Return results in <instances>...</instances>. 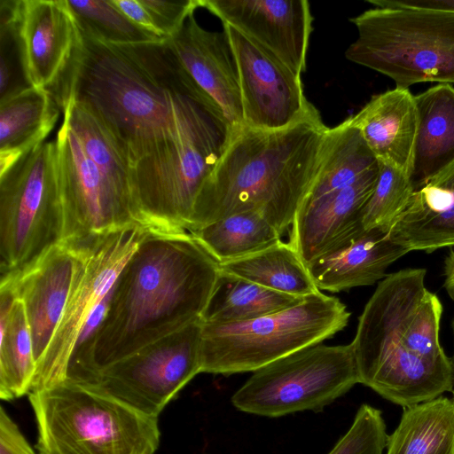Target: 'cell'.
<instances>
[{"label":"cell","instance_id":"603a6c76","mask_svg":"<svg viewBox=\"0 0 454 454\" xmlns=\"http://www.w3.org/2000/svg\"><path fill=\"white\" fill-rule=\"evenodd\" d=\"M59 116L51 94L30 86L0 100V173L43 142Z\"/></svg>","mask_w":454,"mask_h":454},{"label":"cell","instance_id":"74e56055","mask_svg":"<svg viewBox=\"0 0 454 454\" xmlns=\"http://www.w3.org/2000/svg\"><path fill=\"white\" fill-rule=\"evenodd\" d=\"M451 327H452L453 340H454V319L452 320ZM450 359H451V363H452V367H453V375H454V351H453V355H452V356L450 357ZM451 393H452V395H453V398H452V399L454 400V387H453V389H452Z\"/></svg>","mask_w":454,"mask_h":454},{"label":"cell","instance_id":"5bb4252c","mask_svg":"<svg viewBox=\"0 0 454 454\" xmlns=\"http://www.w3.org/2000/svg\"><path fill=\"white\" fill-rule=\"evenodd\" d=\"M217 16L283 62L296 74L306 70L312 15L306 0H198Z\"/></svg>","mask_w":454,"mask_h":454},{"label":"cell","instance_id":"e575fe53","mask_svg":"<svg viewBox=\"0 0 454 454\" xmlns=\"http://www.w3.org/2000/svg\"><path fill=\"white\" fill-rule=\"evenodd\" d=\"M112 2L135 25L157 39H161L141 0H112Z\"/></svg>","mask_w":454,"mask_h":454},{"label":"cell","instance_id":"2e32d148","mask_svg":"<svg viewBox=\"0 0 454 454\" xmlns=\"http://www.w3.org/2000/svg\"><path fill=\"white\" fill-rule=\"evenodd\" d=\"M379 173L380 169L353 184L303 200L289 228L288 243L307 267L364 231L363 209Z\"/></svg>","mask_w":454,"mask_h":454},{"label":"cell","instance_id":"8fae6325","mask_svg":"<svg viewBox=\"0 0 454 454\" xmlns=\"http://www.w3.org/2000/svg\"><path fill=\"white\" fill-rule=\"evenodd\" d=\"M149 226L71 240L79 262L64 313L40 363L30 392L67 380V369L82 329L96 307L113 288L121 269Z\"/></svg>","mask_w":454,"mask_h":454},{"label":"cell","instance_id":"9c48e42d","mask_svg":"<svg viewBox=\"0 0 454 454\" xmlns=\"http://www.w3.org/2000/svg\"><path fill=\"white\" fill-rule=\"evenodd\" d=\"M357 383L352 343H319L254 371L231 401L240 411L267 418L319 412Z\"/></svg>","mask_w":454,"mask_h":454},{"label":"cell","instance_id":"7402d4cb","mask_svg":"<svg viewBox=\"0 0 454 454\" xmlns=\"http://www.w3.org/2000/svg\"><path fill=\"white\" fill-rule=\"evenodd\" d=\"M414 99L418 127L410 175L413 191L454 161V87L437 84Z\"/></svg>","mask_w":454,"mask_h":454},{"label":"cell","instance_id":"4fadbf2b","mask_svg":"<svg viewBox=\"0 0 454 454\" xmlns=\"http://www.w3.org/2000/svg\"><path fill=\"white\" fill-rule=\"evenodd\" d=\"M223 31L238 69L244 126L276 130L318 114L305 97L301 76L230 25Z\"/></svg>","mask_w":454,"mask_h":454},{"label":"cell","instance_id":"f546056e","mask_svg":"<svg viewBox=\"0 0 454 454\" xmlns=\"http://www.w3.org/2000/svg\"><path fill=\"white\" fill-rule=\"evenodd\" d=\"M412 192L413 188L406 174L380 162L376 186L363 209L364 231L380 229L389 232Z\"/></svg>","mask_w":454,"mask_h":454},{"label":"cell","instance_id":"9a60e30c","mask_svg":"<svg viewBox=\"0 0 454 454\" xmlns=\"http://www.w3.org/2000/svg\"><path fill=\"white\" fill-rule=\"evenodd\" d=\"M19 34L27 81L51 95L82 43L67 0H21Z\"/></svg>","mask_w":454,"mask_h":454},{"label":"cell","instance_id":"e0dca14e","mask_svg":"<svg viewBox=\"0 0 454 454\" xmlns=\"http://www.w3.org/2000/svg\"><path fill=\"white\" fill-rule=\"evenodd\" d=\"M78 262L79 254L74 245L63 241L26 270L1 278L12 283L17 298L24 303L36 366L59 325Z\"/></svg>","mask_w":454,"mask_h":454},{"label":"cell","instance_id":"cb8c5ba5","mask_svg":"<svg viewBox=\"0 0 454 454\" xmlns=\"http://www.w3.org/2000/svg\"><path fill=\"white\" fill-rule=\"evenodd\" d=\"M36 371L30 326L24 303L12 283L0 285V398L29 394Z\"/></svg>","mask_w":454,"mask_h":454},{"label":"cell","instance_id":"f1b7e54d","mask_svg":"<svg viewBox=\"0 0 454 454\" xmlns=\"http://www.w3.org/2000/svg\"><path fill=\"white\" fill-rule=\"evenodd\" d=\"M82 33L113 44L158 41L129 20L112 0H67Z\"/></svg>","mask_w":454,"mask_h":454},{"label":"cell","instance_id":"5b68a950","mask_svg":"<svg viewBox=\"0 0 454 454\" xmlns=\"http://www.w3.org/2000/svg\"><path fill=\"white\" fill-rule=\"evenodd\" d=\"M38 454H154L158 418L65 380L28 394Z\"/></svg>","mask_w":454,"mask_h":454},{"label":"cell","instance_id":"4316f807","mask_svg":"<svg viewBox=\"0 0 454 454\" xmlns=\"http://www.w3.org/2000/svg\"><path fill=\"white\" fill-rule=\"evenodd\" d=\"M303 298L221 271L201 322L227 324L250 320L296 305Z\"/></svg>","mask_w":454,"mask_h":454},{"label":"cell","instance_id":"836d02e7","mask_svg":"<svg viewBox=\"0 0 454 454\" xmlns=\"http://www.w3.org/2000/svg\"><path fill=\"white\" fill-rule=\"evenodd\" d=\"M0 454H35L3 407L0 409Z\"/></svg>","mask_w":454,"mask_h":454},{"label":"cell","instance_id":"ffe728a7","mask_svg":"<svg viewBox=\"0 0 454 454\" xmlns=\"http://www.w3.org/2000/svg\"><path fill=\"white\" fill-rule=\"evenodd\" d=\"M389 236L409 252L454 246V161L413 191Z\"/></svg>","mask_w":454,"mask_h":454},{"label":"cell","instance_id":"44dd1931","mask_svg":"<svg viewBox=\"0 0 454 454\" xmlns=\"http://www.w3.org/2000/svg\"><path fill=\"white\" fill-rule=\"evenodd\" d=\"M409 253L395 243L389 232L364 231L348 245L320 257L308 266L321 291L339 293L353 287L372 286L383 279L387 269Z\"/></svg>","mask_w":454,"mask_h":454},{"label":"cell","instance_id":"3957f363","mask_svg":"<svg viewBox=\"0 0 454 454\" xmlns=\"http://www.w3.org/2000/svg\"><path fill=\"white\" fill-rule=\"evenodd\" d=\"M427 270L387 275L358 317L353 341L359 383L406 408L451 392L453 367L440 342L442 304Z\"/></svg>","mask_w":454,"mask_h":454},{"label":"cell","instance_id":"7a4b0ae2","mask_svg":"<svg viewBox=\"0 0 454 454\" xmlns=\"http://www.w3.org/2000/svg\"><path fill=\"white\" fill-rule=\"evenodd\" d=\"M220 273L219 262L190 231L149 227L121 269L94 337L71 357L67 380L78 382L201 321Z\"/></svg>","mask_w":454,"mask_h":454},{"label":"cell","instance_id":"7c38bea8","mask_svg":"<svg viewBox=\"0 0 454 454\" xmlns=\"http://www.w3.org/2000/svg\"><path fill=\"white\" fill-rule=\"evenodd\" d=\"M55 145L65 217L63 241L148 226L134 192L114 180L88 156L64 120Z\"/></svg>","mask_w":454,"mask_h":454},{"label":"cell","instance_id":"d6986e66","mask_svg":"<svg viewBox=\"0 0 454 454\" xmlns=\"http://www.w3.org/2000/svg\"><path fill=\"white\" fill-rule=\"evenodd\" d=\"M350 117L378 160L410 177L418 127L410 90L395 87L377 94Z\"/></svg>","mask_w":454,"mask_h":454},{"label":"cell","instance_id":"ac0fdd59","mask_svg":"<svg viewBox=\"0 0 454 454\" xmlns=\"http://www.w3.org/2000/svg\"><path fill=\"white\" fill-rule=\"evenodd\" d=\"M167 40L193 81L221 108L232 129L244 127L239 74L225 32L204 29L192 12Z\"/></svg>","mask_w":454,"mask_h":454},{"label":"cell","instance_id":"30bf717a","mask_svg":"<svg viewBox=\"0 0 454 454\" xmlns=\"http://www.w3.org/2000/svg\"><path fill=\"white\" fill-rule=\"evenodd\" d=\"M200 339L198 321L74 383L158 418L201 372Z\"/></svg>","mask_w":454,"mask_h":454},{"label":"cell","instance_id":"d4e9b609","mask_svg":"<svg viewBox=\"0 0 454 454\" xmlns=\"http://www.w3.org/2000/svg\"><path fill=\"white\" fill-rule=\"evenodd\" d=\"M387 454H454V400L444 396L403 408Z\"/></svg>","mask_w":454,"mask_h":454},{"label":"cell","instance_id":"52a82bcc","mask_svg":"<svg viewBox=\"0 0 454 454\" xmlns=\"http://www.w3.org/2000/svg\"><path fill=\"white\" fill-rule=\"evenodd\" d=\"M350 21L357 38L345 52L349 61L388 76L396 88L454 84V12L375 7Z\"/></svg>","mask_w":454,"mask_h":454},{"label":"cell","instance_id":"ba28073f","mask_svg":"<svg viewBox=\"0 0 454 454\" xmlns=\"http://www.w3.org/2000/svg\"><path fill=\"white\" fill-rule=\"evenodd\" d=\"M56 145L43 142L0 173L1 278L16 276L63 242Z\"/></svg>","mask_w":454,"mask_h":454},{"label":"cell","instance_id":"8992f818","mask_svg":"<svg viewBox=\"0 0 454 454\" xmlns=\"http://www.w3.org/2000/svg\"><path fill=\"white\" fill-rule=\"evenodd\" d=\"M350 312L321 291L296 305L250 320L201 324V372L231 375L254 371L343 330Z\"/></svg>","mask_w":454,"mask_h":454},{"label":"cell","instance_id":"1f68e13d","mask_svg":"<svg viewBox=\"0 0 454 454\" xmlns=\"http://www.w3.org/2000/svg\"><path fill=\"white\" fill-rule=\"evenodd\" d=\"M20 4L21 0H0V100L15 93L14 69L25 74L19 34Z\"/></svg>","mask_w":454,"mask_h":454},{"label":"cell","instance_id":"d6a6232c","mask_svg":"<svg viewBox=\"0 0 454 454\" xmlns=\"http://www.w3.org/2000/svg\"><path fill=\"white\" fill-rule=\"evenodd\" d=\"M161 39L173 36L187 17L199 7L198 0H141Z\"/></svg>","mask_w":454,"mask_h":454},{"label":"cell","instance_id":"484cf974","mask_svg":"<svg viewBox=\"0 0 454 454\" xmlns=\"http://www.w3.org/2000/svg\"><path fill=\"white\" fill-rule=\"evenodd\" d=\"M222 272L298 297L320 291L296 251L283 240L263 250L219 262Z\"/></svg>","mask_w":454,"mask_h":454},{"label":"cell","instance_id":"4dcf8cb0","mask_svg":"<svg viewBox=\"0 0 454 454\" xmlns=\"http://www.w3.org/2000/svg\"><path fill=\"white\" fill-rule=\"evenodd\" d=\"M387 438L381 411L364 403L357 410L348 430L327 454H382Z\"/></svg>","mask_w":454,"mask_h":454},{"label":"cell","instance_id":"d590c367","mask_svg":"<svg viewBox=\"0 0 454 454\" xmlns=\"http://www.w3.org/2000/svg\"><path fill=\"white\" fill-rule=\"evenodd\" d=\"M378 8H418L454 12V0H368Z\"/></svg>","mask_w":454,"mask_h":454},{"label":"cell","instance_id":"277c9868","mask_svg":"<svg viewBox=\"0 0 454 454\" xmlns=\"http://www.w3.org/2000/svg\"><path fill=\"white\" fill-rule=\"evenodd\" d=\"M327 129L318 113L281 129L235 130L198 194L187 231L259 211L283 235L317 176Z\"/></svg>","mask_w":454,"mask_h":454},{"label":"cell","instance_id":"6da1fadb","mask_svg":"<svg viewBox=\"0 0 454 454\" xmlns=\"http://www.w3.org/2000/svg\"><path fill=\"white\" fill-rule=\"evenodd\" d=\"M52 97L59 108L68 98L86 106L109 132L130 169L221 113L167 39L113 44L82 34Z\"/></svg>","mask_w":454,"mask_h":454},{"label":"cell","instance_id":"8d00e7d4","mask_svg":"<svg viewBox=\"0 0 454 454\" xmlns=\"http://www.w3.org/2000/svg\"><path fill=\"white\" fill-rule=\"evenodd\" d=\"M443 276V287L450 298L454 301V246L450 247L449 254L444 260Z\"/></svg>","mask_w":454,"mask_h":454},{"label":"cell","instance_id":"83f0119b","mask_svg":"<svg viewBox=\"0 0 454 454\" xmlns=\"http://www.w3.org/2000/svg\"><path fill=\"white\" fill-rule=\"evenodd\" d=\"M219 262L241 258L281 241L282 235L259 211H246L192 232Z\"/></svg>","mask_w":454,"mask_h":454}]
</instances>
